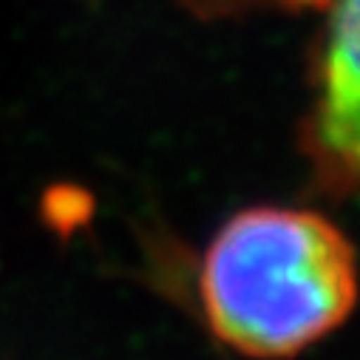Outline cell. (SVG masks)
Masks as SVG:
<instances>
[{"instance_id": "obj_3", "label": "cell", "mask_w": 360, "mask_h": 360, "mask_svg": "<svg viewBox=\"0 0 360 360\" xmlns=\"http://www.w3.org/2000/svg\"><path fill=\"white\" fill-rule=\"evenodd\" d=\"M202 18H233L247 12H301L323 9L329 0H185Z\"/></svg>"}, {"instance_id": "obj_1", "label": "cell", "mask_w": 360, "mask_h": 360, "mask_svg": "<svg viewBox=\"0 0 360 360\" xmlns=\"http://www.w3.org/2000/svg\"><path fill=\"white\" fill-rule=\"evenodd\" d=\"M199 292L213 335L227 346L252 357L295 354L354 309V247L312 210L252 207L210 241Z\"/></svg>"}, {"instance_id": "obj_2", "label": "cell", "mask_w": 360, "mask_h": 360, "mask_svg": "<svg viewBox=\"0 0 360 360\" xmlns=\"http://www.w3.org/2000/svg\"><path fill=\"white\" fill-rule=\"evenodd\" d=\"M307 148L329 188L360 191V0H329Z\"/></svg>"}]
</instances>
